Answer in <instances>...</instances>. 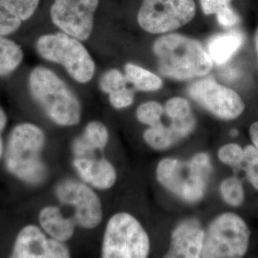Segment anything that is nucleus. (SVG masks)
<instances>
[{
  "label": "nucleus",
  "mask_w": 258,
  "mask_h": 258,
  "mask_svg": "<svg viewBox=\"0 0 258 258\" xmlns=\"http://www.w3.org/2000/svg\"><path fill=\"white\" fill-rule=\"evenodd\" d=\"M73 166L83 182L95 188L106 190L116 184V168L104 157L96 154L74 157Z\"/></svg>",
  "instance_id": "4468645a"
},
{
  "label": "nucleus",
  "mask_w": 258,
  "mask_h": 258,
  "mask_svg": "<svg viewBox=\"0 0 258 258\" xmlns=\"http://www.w3.org/2000/svg\"><path fill=\"white\" fill-rule=\"evenodd\" d=\"M244 160L241 168L251 186L258 191V150L253 145L244 148Z\"/></svg>",
  "instance_id": "b1692460"
},
{
  "label": "nucleus",
  "mask_w": 258,
  "mask_h": 258,
  "mask_svg": "<svg viewBox=\"0 0 258 258\" xmlns=\"http://www.w3.org/2000/svg\"><path fill=\"white\" fill-rule=\"evenodd\" d=\"M255 47H256V53H257V59H258V28L255 32Z\"/></svg>",
  "instance_id": "72a5a7b5"
},
{
  "label": "nucleus",
  "mask_w": 258,
  "mask_h": 258,
  "mask_svg": "<svg viewBox=\"0 0 258 258\" xmlns=\"http://www.w3.org/2000/svg\"><path fill=\"white\" fill-rule=\"evenodd\" d=\"M244 148L238 144L224 145L218 150V159L222 164L230 166L233 170H239L244 160Z\"/></svg>",
  "instance_id": "393cba45"
},
{
  "label": "nucleus",
  "mask_w": 258,
  "mask_h": 258,
  "mask_svg": "<svg viewBox=\"0 0 258 258\" xmlns=\"http://www.w3.org/2000/svg\"><path fill=\"white\" fill-rule=\"evenodd\" d=\"M165 112L170 120H183L192 115L189 102L181 97L169 99L166 102Z\"/></svg>",
  "instance_id": "bb28decb"
},
{
  "label": "nucleus",
  "mask_w": 258,
  "mask_h": 258,
  "mask_svg": "<svg viewBox=\"0 0 258 258\" xmlns=\"http://www.w3.org/2000/svg\"><path fill=\"white\" fill-rule=\"evenodd\" d=\"M249 241L247 222L237 213L222 212L205 228L203 258H243Z\"/></svg>",
  "instance_id": "0eeeda50"
},
{
  "label": "nucleus",
  "mask_w": 258,
  "mask_h": 258,
  "mask_svg": "<svg viewBox=\"0 0 258 258\" xmlns=\"http://www.w3.org/2000/svg\"><path fill=\"white\" fill-rule=\"evenodd\" d=\"M164 107L158 102H144L136 111L137 120L148 126H155L162 122V116L164 114Z\"/></svg>",
  "instance_id": "5701e85b"
},
{
  "label": "nucleus",
  "mask_w": 258,
  "mask_h": 258,
  "mask_svg": "<svg viewBox=\"0 0 258 258\" xmlns=\"http://www.w3.org/2000/svg\"><path fill=\"white\" fill-rule=\"evenodd\" d=\"M219 192L223 202L231 208H239L245 201V189L242 181L236 176L222 180Z\"/></svg>",
  "instance_id": "4be33fe9"
},
{
  "label": "nucleus",
  "mask_w": 258,
  "mask_h": 258,
  "mask_svg": "<svg viewBox=\"0 0 258 258\" xmlns=\"http://www.w3.org/2000/svg\"><path fill=\"white\" fill-rule=\"evenodd\" d=\"M196 14L194 0H143L139 25L150 34H167L190 22Z\"/></svg>",
  "instance_id": "6e6552de"
},
{
  "label": "nucleus",
  "mask_w": 258,
  "mask_h": 258,
  "mask_svg": "<svg viewBox=\"0 0 258 258\" xmlns=\"http://www.w3.org/2000/svg\"><path fill=\"white\" fill-rule=\"evenodd\" d=\"M124 76L127 82L139 91L152 92L163 86V81L159 76L134 63L125 64Z\"/></svg>",
  "instance_id": "412c9836"
},
{
  "label": "nucleus",
  "mask_w": 258,
  "mask_h": 258,
  "mask_svg": "<svg viewBox=\"0 0 258 258\" xmlns=\"http://www.w3.org/2000/svg\"><path fill=\"white\" fill-rule=\"evenodd\" d=\"M212 170V159L207 152H198L186 161L167 157L158 163L156 179L182 202L195 205L205 198Z\"/></svg>",
  "instance_id": "f257e3e1"
},
{
  "label": "nucleus",
  "mask_w": 258,
  "mask_h": 258,
  "mask_svg": "<svg viewBox=\"0 0 258 258\" xmlns=\"http://www.w3.org/2000/svg\"><path fill=\"white\" fill-rule=\"evenodd\" d=\"M36 51L41 58L61 65L77 83H88L95 76L96 64L86 47L63 32L38 37Z\"/></svg>",
  "instance_id": "39448f33"
},
{
  "label": "nucleus",
  "mask_w": 258,
  "mask_h": 258,
  "mask_svg": "<svg viewBox=\"0 0 258 258\" xmlns=\"http://www.w3.org/2000/svg\"><path fill=\"white\" fill-rule=\"evenodd\" d=\"M40 0H0V36L8 37L18 32L31 19Z\"/></svg>",
  "instance_id": "2eb2a0df"
},
{
  "label": "nucleus",
  "mask_w": 258,
  "mask_h": 258,
  "mask_svg": "<svg viewBox=\"0 0 258 258\" xmlns=\"http://www.w3.org/2000/svg\"><path fill=\"white\" fill-rule=\"evenodd\" d=\"M57 200L75 209L76 223L86 230L97 228L102 220V202L89 184L74 179H65L55 187Z\"/></svg>",
  "instance_id": "1a4fd4ad"
},
{
  "label": "nucleus",
  "mask_w": 258,
  "mask_h": 258,
  "mask_svg": "<svg viewBox=\"0 0 258 258\" xmlns=\"http://www.w3.org/2000/svg\"><path fill=\"white\" fill-rule=\"evenodd\" d=\"M38 219L42 229L51 238L65 242L74 235L77 224L74 217H66L57 207L48 206L43 208L39 212Z\"/></svg>",
  "instance_id": "f3484780"
},
{
  "label": "nucleus",
  "mask_w": 258,
  "mask_h": 258,
  "mask_svg": "<svg viewBox=\"0 0 258 258\" xmlns=\"http://www.w3.org/2000/svg\"><path fill=\"white\" fill-rule=\"evenodd\" d=\"M218 23L225 28H232L239 24L241 19L238 14L231 8L230 5L225 6L216 14Z\"/></svg>",
  "instance_id": "c85d7f7f"
},
{
  "label": "nucleus",
  "mask_w": 258,
  "mask_h": 258,
  "mask_svg": "<svg viewBox=\"0 0 258 258\" xmlns=\"http://www.w3.org/2000/svg\"><path fill=\"white\" fill-rule=\"evenodd\" d=\"M205 228L196 217H186L172 229L168 249L161 258H203Z\"/></svg>",
  "instance_id": "ddd939ff"
},
{
  "label": "nucleus",
  "mask_w": 258,
  "mask_h": 258,
  "mask_svg": "<svg viewBox=\"0 0 258 258\" xmlns=\"http://www.w3.org/2000/svg\"><path fill=\"white\" fill-rule=\"evenodd\" d=\"M249 137L252 142V145L258 150V121L253 122L249 127Z\"/></svg>",
  "instance_id": "7c9ffc66"
},
{
  "label": "nucleus",
  "mask_w": 258,
  "mask_h": 258,
  "mask_svg": "<svg viewBox=\"0 0 258 258\" xmlns=\"http://www.w3.org/2000/svg\"><path fill=\"white\" fill-rule=\"evenodd\" d=\"M7 121H8L7 115H6L4 109L0 106V135H1V133L3 132V130L6 127Z\"/></svg>",
  "instance_id": "2f4dec72"
},
{
  "label": "nucleus",
  "mask_w": 258,
  "mask_h": 258,
  "mask_svg": "<svg viewBox=\"0 0 258 258\" xmlns=\"http://www.w3.org/2000/svg\"><path fill=\"white\" fill-rule=\"evenodd\" d=\"M3 152H4V146H3V141H2L1 135H0V159L3 155Z\"/></svg>",
  "instance_id": "473e14b6"
},
{
  "label": "nucleus",
  "mask_w": 258,
  "mask_h": 258,
  "mask_svg": "<svg viewBox=\"0 0 258 258\" xmlns=\"http://www.w3.org/2000/svg\"><path fill=\"white\" fill-rule=\"evenodd\" d=\"M32 98L49 120L59 126H74L81 122L83 108L73 90L54 71L37 66L28 76Z\"/></svg>",
  "instance_id": "f03ea898"
},
{
  "label": "nucleus",
  "mask_w": 258,
  "mask_h": 258,
  "mask_svg": "<svg viewBox=\"0 0 258 258\" xmlns=\"http://www.w3.org/2000/svg\"><path fill=\"white\" fill-rule=\"evenodd\" d=\"M231 0H200L201 8L207 16L215 15L219 10L230 5Z\"/></svg>",
  "instance_id": "c756f323"
},
{
  "label": "nucleus",
  "mask_w": 258,
  "mask_h": 258,
  "mask_svg": "<svg viewBox=\"0 0 258 258\" xmlns=\"http://www.w3.org/2000/svg\"><path fill=\"white\" fill-rule=\"evenodd\" d=\"M45 143V132L37 124H17L10 133L5 151L7 170L26 184H42L48 175L46 165L41 157Z\"/></svg>",
  "instance_id": "20e7f679"
},
{
  "label": "nucleus",
  "mask_w": 258,
  "mask_h": 258,
  "mask_svg": "<svg viewBox=\"0 0 258 258\" xmlns=\"http://www.w3.org/2000/svg\"><path fill=\"white\" fill-rule=\"evenodd\" d=\"M244 40V35L239 31L218 34L209 40L207 52L213 63L225 64L239 50Z\"/></svg>",
  "instance_id": "a211bd4d"
},
{
  "label": "nucleus",
  "mask_w": 258,
  "mask_h": 258,
  "mask_svg": "<svg viewBox=\"0 0 258 258\" xmlns=\"http://www.w3.org/2000/svg\"><path fill=\"white\" fill-rule=\"evenodd\" d=\"M143 137L149 148L161 151L172 148L178 142L186 138V135L178 121L171 120L169 125L161 122L155 126H149L145 130Z\"/></svg>",
  "instance_id": "6ab92c4d"
},
{
  "label": "nucleus",
  "mask_w": 258,
  "mask_h": 258,
  "mask_svg": "<svg viewBox=\"0 0 258 258\" xmlns=\"http://www.w3.org/2000/svg\"><path fill=\"white\" fill-rule=\"evenodd\" d=\"M23 58L24 53L19 44L7 37L0 36V78L14 73Z\"/></svg>",
  "instance_id": "aec40b11"
},
{
  "label": "nucleus",
  "mask_w": 258,
  "mask_h": 258,
  "mask_svg": "<svg viewBox=\"0 0 258 258\" xmlns=\"http://www.w3.org/2000/svg\"><path fill=\"white\" fill-rule=\"evenodd\" d=\"M187 93L205 109L221 120H235L245 110V103L239 95L212 79L192 83Z\"/></svg>",
  "instance_id": "9b49d317"
},
{
  "label": "nucleus",
  "mask_w": 258,
  "mask_h": 258,
  "mask_svg": "<svg viewBox=\"0 0 258 258\" xmlns=\"http://www.w3.org/2000/svg\"><path fill=\"white\" fill-rule=\"evenodd\" d=\"M109 141V132L105 124L92 120L88 122L83 134L75 139L72 144L74 157L86 156L102 151Z\"/></svg>",
  "instance_id": "dca6fc26"
},
{
  "label": "nucleus",
  "mask_w": 258,
  "mask_h": 258,
  "mask_svg": "<svg viewBox=\"0 0 258 258\" xmlns=\"http://www.w3.org/2000/svg\"><path fill=\"white\" fill-rule=\"evenodd\" d=\"M9 258H71V255L63 242L47 238L37 226L29 225L19 231Z\"/></svg>",
  "instance_id": "f8f14e48"
},
{
  "label": "nucleus",
  "mask_w": 258,
  "mask_h": 258,
  "mask_svg": "<svg viewBox=\"0 0 258 258\" xmlns=\"http://www.w3.org/2000/svg\"><path fill=\"white\" fill-rule=\"evenodd\" d=\"M127 83L125 76L120 70L110 69L101 77L99 85L102 92L109 95L127 87Z\"/></svg>",
  "instance_id": "a878e982"
},
{
  "label": "nucleus",
  "mask_w": 258,
  "mask_h": 258,
  "mask_svg": "<svg viewBox=\"0 0 258 258\" xmlns=\"http://www.w3.org/2000/svg\"><path fill=\"white\" fill-rule=\"evenodd\" d=\"M151 241L148 231L133 214L120 212L107 222L102 245V258H148Z\"/></svg>",
  "instance_id": "423d86ee"
},
{
  "label": "nucleus",
  "mask_w": 258,
  "mask_h": 258,
  "mask_svg": "<svg viewBox=\"0 0 258 258\" xmlns=\"http://www.w3.org/2000/svg\"><path fill=\"white\" fill-rule=\"evenodd\" d=\"M99 3L100 0H54L50 18L60 32L85 41L92 34Z\"/></svg>",
  "instance_id": "9d476101"
},
{
  "label": "nucleus",
  "mask_w": 258,
  "mask_h": 258,
  "mask_svg": "<svg viewBox=\"0 0 258 258\" xmlns=\"http://www.w3.org/2000/svg\"><path fill=\"white\" fill-rule=\"evenodd\" d=\"M108 96H109L108 97L109 102L112 107H114L115 109L126 108L134 102L133 91L129 89L128 87H125L119 91L109 94Z\"/></svg>",
  "instance_id": "cd10ccee"
},
{
  "label": "nucleus",
  "mask_w": 258,
  "mask_h": 258,
  "mask_svg": "<svg viewBox=\"0 0 258 258\" xmlns=\"http://www.w3.org/2000/svg\"><path fill=\"white\" fill-rule=\"evenodd\" d=\"M153 53L159 71L172 80H194L212 71V58L200 42L180 34L158 37L153 43Z\"/></svg>",
  "instance_id": "7ed1b4c3"
}]
</instances>
